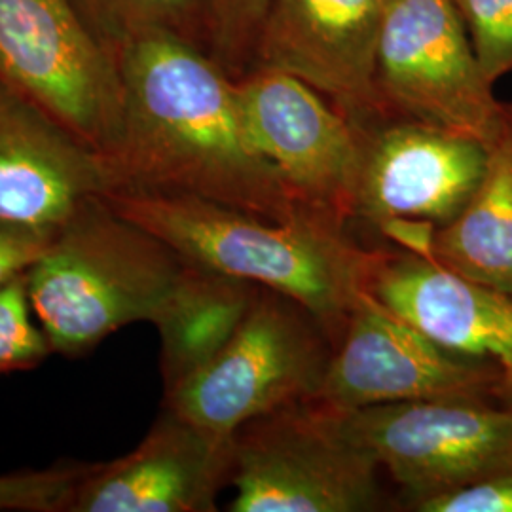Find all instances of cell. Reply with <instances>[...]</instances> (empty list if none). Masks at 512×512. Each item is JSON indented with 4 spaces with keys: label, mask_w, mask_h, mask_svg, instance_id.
I'll list each match as a JSON object with an SVG mask.
<instances>
[{
    "label": "cell",
    "mask_w": 512,
    "mask_h": 512,
    "mask_svg": "<svg viewBox=\"0 0 512 512\" xmlns=\"http://www.w3.org/2000/svg\"><path fill=\"white\" fill-rule=\"evenodd\" d=\"M124 112L116 188L186 194L262 219L300 211L249 133L236 78L198 44L147 31L118 48Z\"/></svg>",
    "instance_id": "obj_1"
},
{
    "label": "cell",
    "mask_w": 512,
    "mask_h": 512,
    "mask_svg": "<svg viewBox=\"0 0 512 512\" xmlns=\"http://www.w3.org/2000/svg\"><path fill=\"white\" fill-rule=\"evenodd\" d=\"M103 198L184 258L293 298L334 348L387 251L359 245L349 228L306 211L279 222L186 194L114 188Z\"/></svg>",
    "instance_id": "obj_2"
},
{
    "label": "cell",
    "mask_w": 512,
    "mask_h": 512,
    "mask_svg": "<svg viewBox=\"0 0 512 512\" xmlns=\"http://www.w3.org/2000/svg\"><path fill=\"white\" fill-rule=\"evenodd\" d=\"M184 264L171 245L93 196L27 272L29 298L54 353L80 357L116 330L152 325Z\"/></svg>",
    "instance_id": "obj_3"
},
{
    "label": "cell",
    "mask_w": 512,
    "mask_h": 512,
    "mask_svg": "<svg viewBox=\"0 0 512 512\" xmlns=\"http://www.w3.org/2000/svg\"><path fill=\"white\" fill-rule=\"evenodd\" d=\"M334 349L311 311L260 287L232 338L165 389L164 408L217 439H232L247 421L313 399Z\"/></svg>",
    "instance_id": "obj_4"
},
{
    "label": "cell",
    "mask_w": 512,
    "mask_h": 512,
    "mask_svg": "<svg viewBox=\"0 0 512 512\" xmlns=\"http://www.w3.org/2000/svg\"><path fill=\"white\" fill-rule=\"evenodd\" d=\"M382 465L315 399L247 421L230 440V512L385 509Z\"/></svg>",
    "instance_id": "obj_5"
},
{
    "label": "cell",
    "mask_w": 512,
    "mask_h": 512,
    "mask_svg": "<svg viewBox=\"0 0 512 512\" xmlns=\"http://www.w3.org/2000/svg\"><path fill=\"white\" fill-rule=\"evenodd\" d=\"M0 76L84 145L112 156L124 112L120 61L73 0H0Z\"/></svg>",
    "instance_id": "obj_6"
},
{
    "label": "cell",
    "mask_w": 512,
    "mask_h": 512,
    "mask_svg": "<svg viewBox=\"0 0 512 512\" xmlns=\"http://www.w3.org/2000/svg\"><path fill=\"white\" fill-rule=\"evenodd\" d=\"M361 131L355 219L423 255L435 232L458 219L484 175L478 139L408 118H380Z\"/></svg>",
    "instance_id": "obj_7"
},
{
    "label": "cell",
    "mask_w": 512,
    "mask_h": 512,
    "mask_svg": "<svg viewBox=\"0 0 512 512\" xmlns=\"http://www.w3.org/2000/svg\"><path fill=\"white\" fill-rule=\"evenodd\" d=\"M376 90L387 118L450 129L486 147L503 110L456 0L385 4Z\"/></svg>",
    "instance_id": "obj_8"
},
{
    "label": "cell",
    "mask_w": 512,
    "mask_h": 512,
    "mask_svg": "<svg viewBox=\"0 0 512 512\" xmlns=\"http://www.w3.org/2000/svg\"><path fill=\"white\" fill-rule=\"evenodd\" d=\"M351 439L401 488L403 511L512 471V408L492 401L378 404L340 412Z\"/></svg>",
    "instance_id": "obj_9"
},
{
    "label": "cell",
    "mask_w": 512,
    "mask_h": 512,
    "mask_svg": "<svg viewBox=\"0 0 512 512\" xmlns=\"http://www.w3.org/2000/svg\"><path fill=\"white\" fill-rule=\"evenodd\" d=\"M499 391L497 366L442 348L365 293L313 399L334 412H353L378 404L499 403Z\"/></svg>",
    "instance_id": "obj_10"
},
{
    "label": "cell",
    "mask_w": 512,
    "mask_h": 512,
    "mask_svg": "<svg viewBox=\"0 0 512 512\" xmlns=\"http://www.w3.org/2000/svg\"><path fill=\"white\" fill-rule=\"evenodd\" d=\"M258 150L300 211L349 228L361 167V131L321 93L293 76L255 69L236 78Z\"/></svg>",
    "instance_id": "obj_11"
},
{
    "label": "cell",
    "mask_w": 512,
    "mask_h": 512,
    "mask_svg": "<svg viewBox=\"0 0 512 512\" xmlns=\"http://www.w3.org/2000/svg\"><path fill=\"white\" fill-rule=\"evenodd\" d=\"M384 0H274L253 67L289 74L357 126L385 116L376 90Z\"/></svg>",
    "instance_id": "obj_12"
},
{
    "label": "cell",
    "mask_w": 512,
    "mask_h": 512,
    "mask_svg": "<svg viewBox=\"0 0 512 512\" xmlns=\"http://www.w3.org/2000/svg\"><path fill=\"white\" fill-rule=\"evenodd\" d=\"M230 440L164 408L129 454L93 463L67 512H211L230 486Z\"/></svg>",
    "instance_id": "obj_13"
},
{
    "label": "cell",
    "mask_w": 512,
    "mask_h": 512,
    "mask_svg": "<svg viewBox=\"0 0 512 512\" xmlns=\"http://www.w3.org/2000/svg\"><path fill=\"white\" fill-rule=\"evenodd\" d=\"M116 186L109 158L0 76V219L54 234L80 203Z\"/></svg>",
    "instance_id": "obj_14"
},
{
    "label": "cell",
    "mask_w": 512,
    "mask_h": 512,
    "mask_svg": "<svg viewBox=\"0 0 512 512\" xmlns=\"http://www.w3.org/2000/svg\"><path fill=\"white\" fill-rule=\"evenodd\" d=\"M370 293L442 348L497 366L499 403L512 408L511 294L397 247L385 251Z\"/></svg>",
    "instance_id": "obj_15"
},
{
    "label": "cell",
    "mask_w": 512,
    "mask_h": 512,
    "mask_svg": "<svg viewBox=\"0 0 512 512\" xmlns=\"http://www.w3.org/2000/svg\"><path fill=\"white\" fill-rule=\"evenodd\" d=\"M423 255L512 296V101L503 103L471 202L458 219L435 232Z\"/></svg>",
    "instance_id": "obj_16"
},
{
    "label": "cell",
    "mask_w": 512,
    "mask_h": 512,
    "mask_svg": "<svg viewBox=\"0 0 512 512\" xmlns=\"http://www.w3.org/2000/svg\"><path fill=\"white\" fill-rule=\"evenodd\" d=\"M258 289L186 258L183 274L152 321L162 338L164 389L202 368L232 338Z\"/></svg>",
    "instance_id": "obj_17"
},
{
    "label": "cell",
    "mask_w": 512,
    "mask_h": 512,
    "mask_svg": "<svg viewBox=\"0 0 512 512\" xmlns=\"http://www.w3.org/2000/svg\"><path fill=\"white\" fill-rule=\"evenodd\" d=\"M110 50L147 31H167L202 48L198 0H73Z\"/></svg>",
    "instance_id": "obj_18"
},
{
    "label": "cell",
    "mask_w": 512,
    "mask_h": 512,
    "mask_svg": "<svg viewBox=\"0 0 512 512\" xmlns=\"http://www.w3.org/2000/svg\"><path fill=\"white\" fill-rule=\"evenodd\" d=\"M274 0H198L202 48L232 78L253 67L256 38Z\"/></svg>",
    "instance_id": "obj_19"
},
{
    "label": "cell",
    "mask_w": 512,
    "mask_h": 512,
    "mask_svg": "<svg viewBox=\"0 0 512 512\" xmlns=\"http://www.w3.org/2000/svg\"><path fill=\"white\" fill-rule=\"evenodd\" d=\"M27 274L0 283V376L42 365L54 348L31 319Z\"/></svg>",
    "instance_id": "obj_20"
},
{
    "label": "cell",
    "mask_w": 512,
    "mask_h": 512,
    "mask_svg": "<svg viewBox=\"0 0 512 512\" xmlns=\"http://www.w3.org/2000/svg\"><path fill=\"white\" fill-rule=\"evenodd\" d=\"M92 463H55L40 471L0 475V512H67Z\"/></svg>",
    "instance_id": "obj_21"
},
{
    "label": "cell",
    "mask_w": 512,
    "mask_h": 512,
    "mask_svg": "<svg viewBox=\"0 0 512 512\" xmlns=\"http://www.w3.org/2000/svg\"><path fill=\"white\" fill-rule=\"evenodd\" d=\"M476 57L495 84L512 73V0H456Z\"/></svg>",
    "instance_id": "obj_22"
},
{
    "label": "cell",
    "mask_w": 512,
    "mask_h": 512,
    "mask_svg": "<svg viewBox=\"0 0 512 512\" xmlns=\"http://www.w3.org/2000/svg\"><path fill=\"white\" fill-rule=\"evenodd\" d=\"M412 512H512V471L414 503Z\"/></svg>",
    "instance_id": "obj_23"
},
{
    "label": "cell",
    "mask_w": 512,
    "mask_h": 512,
    "mask_svg": "<svg viewBox=\"0 0 512 512\" xmlns=\"http://www.w3.org/2000/svg\"><path fill=\"white\" fill-rule=\"evenodd\" d=\"M54 234L14 220L0 219V283L27 274L48 249Z\"/></svg>",
    "instance_id": "obj_24"
},
{
    "label": "cell",
    "mask_w": 512,
    "mask_h": 512,
    "mask_svg": "<svg viewBox=\"0 0 512 512\" xmlns=\"http://www.w3.org/2000/svg\"><path fill=\"white\" fill-rule=\"evenodd\" d=\"M391 2H395V0H384V4H391Z\"/></svg>",
    "instance_id": "obj_25"
}]
</instances>
